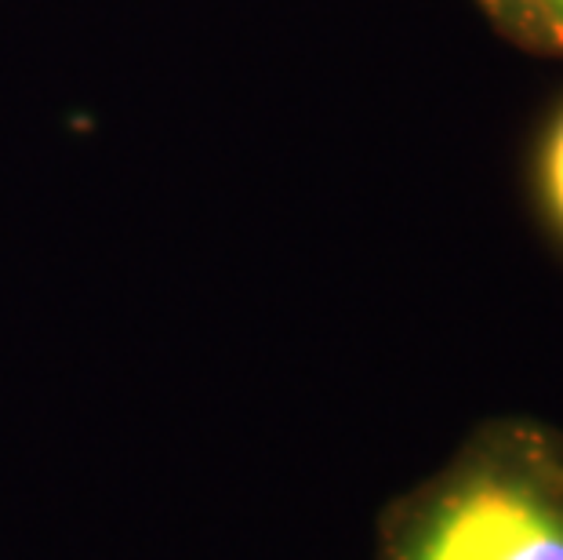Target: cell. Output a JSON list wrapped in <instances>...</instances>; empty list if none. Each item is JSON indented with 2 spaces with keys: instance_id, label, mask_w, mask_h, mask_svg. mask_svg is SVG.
I'll list each match as a JSON object with an SVG mask.
<instances>
[{
  "instance_id": "obj_1",
  "label": "cell",
  "mask_w": 563,
  "mask_h": 560,
  "mask_svg": "<svg viewBox=\"0 0 563 560\" xmlns=\"http://www.w3.org/2000/svg\"><path fill=\"white\" fill-rule=\"evenodd\" d=\"M375 560H563V433L484 422L382 509Z\"/></svg>"
},
{
  "instance_id": "obj_2",
  "label": "cell",
  "mask_w": 563,
  "mask_h": 560,
  "mask_svg": "<svg viewBox=\"0 0 563 560\" xmlns=\"http://www.w3.org/2000/svg\"><path fill=\"white\" fill-rule=\"evenodd\" d=\"M542 194L556 226L563 230V121L553 128V135H549L542 150Z\"/></svg>"
},
{
  "instance_id": "obj_3",
  "label": "cell",
  "mask_w": 563,
  "mask_h": 560,
  "mask_svg": "<svg viewBox=\"0 0 563 560\" xmlns=\"http://www.w3.org/2000/svg\"><path fill=\"white\" fill-rule=\"evenodd\" d=\"M534 4L542 8L549 15V22H553V26L563 33V0H534Z\"/></svg>"
},
{
  "instance_id": "obj_4",
  "label": "cell",
  "mask_w": 563,
  "mask_h": 560,
  "mask_svg": "<svg viewBox=\"0 0 563 560\" xmlns=\"http://www.w3.org/2000/svg\"><path fill=\"white\" fill-rule=\"evenodd\" d=\"M495 4H506V0H495Z\"/></svg>"
}]
</instances>
